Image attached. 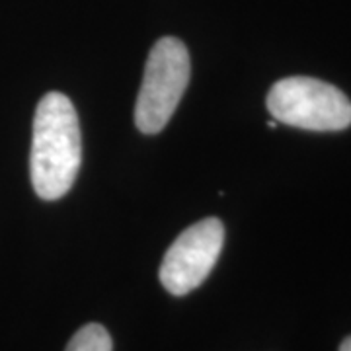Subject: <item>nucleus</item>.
Listing matches in <instances>:
<instances>
[{
  "mask_svg": "<svg viewBox=\"0 0 351 351\" xmlns=\"http://www.w3.org/2000/svg\"><path fill=\"white\" fill-rule=\"evenodd\" d=\"M225 244V226L209 217L186 228L168 248L160 265V283L168 293L184 297L209 277Z\"/></svg>",
  "mask_w": 351,
  "mask_h": 351,
  "instance_id": "4",
  "label": "nucleus"
},
{
  "mask_svg": "<svg viewBox=\"0 0 351 351\" xmlns=\"http://www.w3.org/2000/svg\"><path fill=\"white\" fill-rule=\"evenodd\" d=\"M189 53L176 38H162L149 53L135 104V125L145 135L160 133L189 82Z\"/></svg>",
  "mask_w": 351,
  "mask_h": 351,
  "instance_id": "3",
  "label": "nucleus"
},
{
  "mask_svg": "<svg viewBox=\"0 0 351 351\" xmlns=\"http://www.w3.org/2000/svg\"><path fill=\"white\" fill-rule=\"evenodd\" d=\"M339 351H351V336L341 341V346H339Z\"/></svg>",
  "mask_w": 351,
  "mask_h": 351,
  "instance_id": "6",
  "label": "nucleus"
},
{
  "mask_svg": "<svg viewBox=\"0 0 351 351\" xmlns=\"http://www.w3.org/2000/svg\"><path fill=\"white\" fill-rule=\"evenodd\" d=\"M274 119L304 131H343L351 125L350 98L328 82L311 76H289L267 94Z\"/></svg>",
  "mask_w": 351,
  "mask_h": 351,
  "instance_id": "2",
  "label": "nucleus"
},
{
  "mask_svg": "<svg viewBox=\"0 0 351 351\" xmlns=\"http://www.w3.org/2000/svg\"><path fill=\"white\" fill-rule=\"evenodd\" d=\"M64 351H112V338L101 324H86L73 336Z\"/></svg>",
  "mask_w": 351,
  "mask_h": 351,
  "instance_id": "5",
  "label": "nucleus"
},
{
  "mask_svg": "<svg viewBox=\"0 0 351 351\" xmlns=\"http://www.w3.org/2000/svg\"><path fill=\"white\" fill-rule=\"evenodd\" d=\"M82 162V138L73 101L61 92L45 94L34 117L29 172L41 199H59L73 188Z\"/></svg>",
  "mask_w": 351,
  "mask_h": 351,
  "instance_id": "1",
  "label": "nucleus"
}]
</instances>
